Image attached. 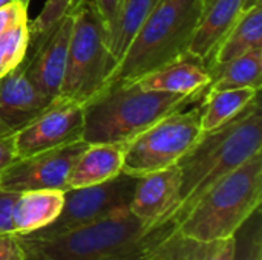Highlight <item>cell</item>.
<instances>
[{"label": "cell", "mask_w": 262, "mask_h": 260, "mask_svg": "<svg viewBox=\"0 0 262 260\" xmlns=\"http://www.w3.org/2000/svg\"><path fill=\"white\" fill-rule=\"evenodd\" d=\"M72 23L74 11L64 15L51 29L38 35H29L28 52L21 61L28 78L51 101L60 98Z\"/></svg>", "instance_id": "30bf717a"}, {"label": "cell", "mask_w": 262, "mask_h": 260, "mask_svg": "<svg viewBox=\"0 0 262 260\" xmlns=\"http://www.w3.org/2000/svg\"><path fill=\"white\" fill-rule=\"evenodd\" d=\"M180 190L181 172L177 164L143 175L137 179L129 211L149 230H154L172 221L180 207Z\"/></svg>", "instance_id": "7c38bea8"}, {"label": "cell", "mask_w": 262, "mask_h": 260, "mask_svg": "<svg viewBox=\"0 0 262 260\" xmlns=\"http://www.w3.org/2000/svg\"><path fill=\"white\" fill-rule=\"evenodd\" d=\"M261 0H203L201 14L187 54L207 64L216 44L238 17Z\"/></svg>", "instance_id": "5bb4252c"}, {"label": "cell", "mask_w": 262, "mask_h": 260, "mask_svg": "<svg viewBox=\"0 0 262 260\" xmlns=\"http://www.w3.org/2000/svg\"><path fill=\"white\" fill-rule=\"evenodd\" d=\"M262 202V152L212 185L175 224L189 239L213 242L233 238Z\"/></svg>", "instance_id": "277c9868"}, {"label": "cell", "mask_w": 262, "mask_h": 260, "mask_svg": "<svg viewBox=\"0 0 262 260\" xmlns=\"http://www.w3.org/2000/svg\"><path fill=\"white\" fill-rule=\"evenodd\" d=\"M262 152V116L259 97L224 126L203 132L189 152L177 162L181 172L177 224L189 208L218 181Z\"/></svg>", "instance_id": "6da1fadb"}, {"label": "cell", "mask_w": 262, "mask_h": 260, "mask_svg": "<svg viewBox=\"0 0 262 260\" xmlns=\"http://www.w3.org/2000/svg\"><path fill=\"white\" fill-rule=\"evenodd\" d=\"M92 3L97 8L98 14L103 18V21L106 25V29H107L109 25L112 23L118 8H120L121 0H92Z\"/></svg>", "instance_id": "4dcf8cb0"}, {"label": "cell", "mask_w": 262, "mask_h": 260, "mask_svg": "<svg viewBox=\"0 0 262 260\" xmlns=\"http://www.w3.org/2000/svg\"><path fill=\"white\" fill-rule=\"evenodd\" d=\"M258 97L259 90L253 87L206 90L200 101L201 132L218 129L232 121Z\"/></svg>", "instance_id": "44dd1931"}, {"label": "cell", "mask_w": 262, "mask_h": 260, "mask_svg": "<svg viewBox=\"0 0 262 260\" xmlns=\"http://www.w3.org/2000/svg\"><path fill=\"white\" fill-rule=\"evenodd\" d=\"M210 84L206 90H224L253 87L261 90L262 48L246 52L218 66L207 67Z\"/></svg>", "instance_id": "7402d4cb"}, {"label": "cell", "mask_w": 262, "mask_h": 260, "mask_svg": "<svg viewBox=\"0 0 262 260\" xmlns=\"http://www.w3.org/2000/svg\"><path fill=\"white\" fill-rule=\"evenodd\" d=\"M17 159L15 153V132L9 130L0 123V175Z\"/></svg>", "instance_id": "f1b7e54d"}, {"label": "cell", "mask_w": 262, "mask_h": 260, "mask_svg": "<svg viewBox=\"0 0 262 260\" xmlns=\"http://www.w3.org/2000/svg\"><path fill=\"white\" fill-rule=\"evenodd\" d=\"M233 260H262L261 208H258L235 233Z\"/></svg>", "instance_id": "cb8c5ba5"}, {"label": "cell", "mask_w": 262, "mask_h": 260, "mask_svg": "<svg viewBox=\"0 0 262 260\" xmlns=\"http://www.w3.org/2000/svg\"><path fill=\"white\" fill-rule=\"evenodd\" d=\"M86 146L80 139L57 149L17 158L0 175V188L17 193L31 190L66 192L69 172Z\"/></svg>", "instance_id": "9c48e42d"}, {"label": "cell", "mask_w": 262, "mask_h": 260, "mask_svg": "<svg viewBox=\"0 0 262 260\" xmlns=\"http://www.w3.org/2000/svg\"><path fill=\"white\" fill-rule=\"evenodd\" d=\"M132 83L143 90L193 95L207 89L210 84V74L203 61L186 54Z\"/></svg>", "instance_id": "9a60e30c"}, {"label": "cell", "mask_w": 262, "mask_h": 260, "mask_svg": "<svg viewBox=\"0 0 262 260\" xmlns=\"http://www.w3.org/2000/svg\"><path fill=\"white\" fill-rule=\"evenodd\" d=\"M154 260H233L235 236L223 241L200 242L170 231L152 251Z\"/></svg>", "instance_id": "d6986e66"}, {"label": "cell", "mask_w": 262, "mask_h": 260, "mask_svg": "<svg viewBox=\"0 0 262 260\" xmlns=\"http://www.w3.org/2000/svg\"><path fill=\"white\" fill-rule=\"evenodd\" d=\"M126 144H88L68 176V190L103 184L123 173Z\"/></svg>", "instance_id": "2e32d148"}, {"label": "cell", "mask_w": 262, "mask_h": 260, "mask_svg": "<svg viewBox=\"0 0 262 260\" xmlns=\"http://www.w3.org/2000/svg\"><path fill=\"white\" fill-rule=\"evenodd\" d=\"M150 231L127 208L51 238L17 236L29 259L109 260L141 244Z\"/></svg>", "instance_id": "5b68a950"}, {"label": "cell", "mask_w": 262, "mask_h": 260, "mask_svg": "<svg viewBox=\"0 0 262 260\" xmlns=\"http://www.w3.org/2000/svg\"><path fill=\"white\" fill-rule=\"evenodd\" d=\"M63 202V190H31L20 193L12 211L15 234L25 236L52 224L58 218Z\"/></svg>", "instance_id": "e0dca14e"}, {"label": "cell", "mask_w": 262, "mask_h": 260, "mask_svg": "<svg viewBox=\"0 0 262 260\" xmlns=\"http://www.w3.org/2000/svg\"><path fill=\"white\" fill-rule=\"evenodd\" d=\"M52 103L32 84L21 63L0 77V123L9 130L23 129Z\"/></svg>", "instance_id": "4fadbf2b"}, {"label": "cell", "mask_w": 262, "mask_h": 260, "mask_svg": "<svg viewBox=\"0 0 262 260\" xmlns=\"http://www.w3.org/2000/svg\"><path fill=\"white\" fill-rule=\"evenodd\" d=\"M158 2L160 0H121L115 17L107 28V48L114 60V67L123 58L126 49Z\"/></svg>", "instance_id": "ffe728a7"}, {"label": "cell", "mask_w": 262, "mask_h": 260, "mask_svg": "<svg viewBox=\"0 0 262 260\" xmlns=\"http://www.w3.org/2000/svg\"><path fill=\"white\" fill-rule=\"evenodd\" d=\"M25 260H34V259H29V257H25Z\"/></svg>", "instance_id": "d6a6232c"}, {"label": "cell", "mask_w": 262, "mask_h": 260, "mask_svg": "<svg viewBox=\"0 0 262 260\" xmlns=\"http://www.w3.org/2000/svg\"><path fill=\"white\" fill-rule=\"evenodd\" d=\"M12 2H21V3H25V5L29 6V2H31V0H0V6L8 5V3H12Z\"/></svg>", "instance_id": "1f68e13d"}, {"label": "cell", "mask_w": 262, "mask_h": 260, "mask_svg": "<svg viewBox=\"0 0 262 260\" xmlns=\"http://www.w3.org/2000/svg\"><path fill=\"white\" fill-rule=\"evenodd\" d=\"M137 179L138 178L135 176L120 173L114 179L103 184L66 190L63 208L58 218L48 227L25 234V238H51L127 210Z\"/></svg>", "instance_id": "ba28073f"}, {"label": "cell", "mask_w": 262, "mask_h": 260, "mask_svg": "<svg viewBox=\"0 0 262 260\" xmlns=\"http://www.w3.org/2000/svg\"><path fill=\"white\" fill-rule=\"evenodd\" d=\"M28 9L29 6L21 2H12L0 6V34L28 23Z\"/></svg>", "instance_id": "4316f807"}, {"label": "cell", "mask_w": 262, "mask_h": 260, "mask_svg": "<svg viewBox=\"0 0 262 260\" xmlns=\"http://www.w3.org/2000/svg\"><path fill=\"white\" fill-rule=\"evenodd\" d=\"M83 126V104L57 98L41 115L15 132L17 158H25L80 141Z\"/></svg>", "instance_id": "8fae6325"}, {"label": "cell", "mask_w": 262, "mask_h": 260, "mask_svg": "<svg viewBox=\"0 0 262 260\" xmlns=\"http://www.w3.org/2000/svg\"><path fill=\"white\" fill-rule=\"evenodd\" d=\"M203 0H160L103 87L132 83L187 54Z\"/></svg>", "instance_id": "3957f363"}, {"label": "cell", "mask_w": 262, "mask_h": 260, "mask_svg": "<svg viewBox=\"0 0 262 260\" xmlns=\"http://www.w3.org/2000/svg\"><path fill=\"white\" fill-rule=\"evenodd\" d=\"M78 2L80 0H46L38 15L32 21H28L29 35H38L51 29L64 15L72 12Z\"/></svg>", "instance_id": "d4e9b609"}, {"label": "cell", "mask_w": 262, "mask_h": 260, "mask_svg": "<svg viewBox=\"0 0 262 260\" xmlns=\"http://www.w3.org/2000/svg\"><path fill=\"white\" fill-rule=\"evenodd\" d=\"M20 193L0 188V234L15 233L12 222V211Z\"/></svg>", "instance_id": "83f0119b"}, {"label": "cell", "mask_w": 262, "mask_h": 260, "mask_svg": "<svg viewBox=\"0 0 262 260\" xmlns=\"http://www.w3.org/2000/svg\"><path fill=\"white\" fill-rule=\"evenodd\" d=\"M0 260H25V250L15 233L0 234Z\"/></svg>", "instance_id": "f546056e"}, {"label": "cell", "mask_w": 262, "mask_h": 260, "mask_svg": "<svg viewBox=\"0 0 262 260\" xmlns=\"http://www.w3.org/2000/svg\"><path fill=\"white\" fill-rule=\"evenodd\" d=\"M29 44L28 23L0 34V77L17 67L26 57Z\"/></svg>", "instance_id": "603a6c76"}, {"label": "cell", "mask_w": 262, "mask_h": 260, "mask_svg": "<svg viewBox=\"0 0 262 260\" xmlns=\"http://www.w3.org/2000/svg\"><path fill=\"white\" fill-rule=\"evenodd\" d=\"M175 228H177L175 222H173V221H167V222H164V224L155 227V228L149 233V236H147L141 244H138V245L134 247L132 250H129V251H126V253H123V254H118V256H115V257H112V259L109 260H154V256H152L154 248H155V247H157V245H158L170 231H173Z\"/></svg>", "instance_id": "484cf974"}, {"label": "cell", "mask_w": 262, "mask_h": 260, "mask_svg": "<svg viewBox=\"0 0 262 260\" xmlns=\"http://www.w3.org/2000/svg\"><path fill=\"white\" fill-rule=\"evenodd\" d=\"M262 48V5L249 6L216 44L206 67L223 64L246 52Z\"/></svg>", "instance_id": "ac0fdd59"}, {"label": "cell", "mask_w": 262, "mask_h": 260, "mask_svg": "<svg viewBox=\"0 0 262 260\" xmlns=\"http://www.w3.org/2000/svg\"><path fill=\"white\" fill-rule=\"evenodd\" d=\"M114 69L107 48V29L92 0H80L74 23L60 98L84 104L100 89Z\"/></svg>", "instance_id": "8992f818"}, {"label": "cell", "mask_w": 262, "mask_h": 260, "mask_svg": "<svg viewBox=\"0 0 262 260\" xmlns=\"http://www.w3.org/2000/svg\"><path fill=\"white\" fill-rule=\"evenodd\" d=\"M204 92L177 95L143 90L135 83L109 84L83 104L86 144H127L166 115L200 103Z\"/></svg>", "instance_id": "7a4b0ae2"}, {"label": "cell", "mask_w": 262, "mask_h": 260, "mask_svg": "<svg viewBox=\"0 0 262 260\" xmlns=\"http://www.w3.org/2000/svg\"><path fill=\"white\" fill-rule=\"evenodd\" d=\"M201 133L200 103L166 115L126 144L123 173L140 178L175 166Z\"/></svg>", "instance_id": "52a82bcc"}]
</instances>
